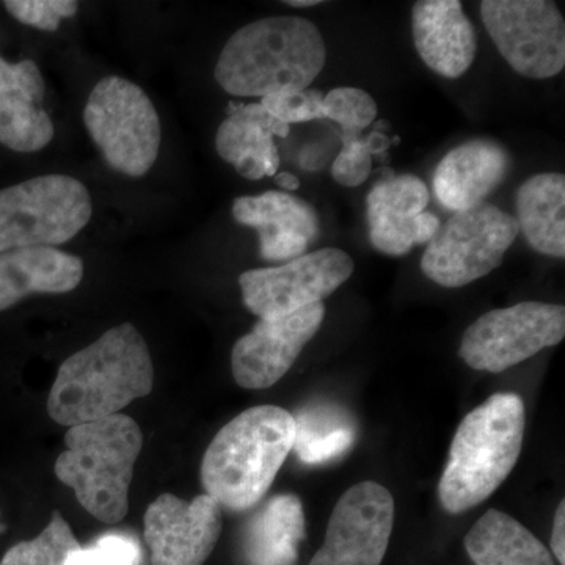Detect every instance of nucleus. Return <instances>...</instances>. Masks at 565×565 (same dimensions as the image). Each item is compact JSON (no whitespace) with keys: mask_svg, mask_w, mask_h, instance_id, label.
I'll return each instance as SVG.
<instances>
[{"mask_svg":"<svg viewBox=\"0 0 565 565\" xmlns=\"http://www.w3.org/2000/svg\"><path fill=\"white\" fill-rule=\"evenodd\" d=\"M481 17L494 46L512 70L548 79L565 66V22L550 0H486Z\"/></svg>","mask_w":565,"mask_h":565,"instance_id":"obj_10","label":"nucleus"},{"mask_svg":"<svg viewBox=\"0 0 565 565\" xmlns=\"http://www.w3.org/2000/svg\"><path fill=\"white\" fill-rule=\"evenodd\" d=\"M286 6L296 7V9H305V7H315L321 3V0H288Z\"/></svg>","mask_w":565,"mask_h":565,"instance_id":"obj_34","label":"nucleus"},{"mask_svg":"<svg viewBox=\"0 0 565 565\" xmlns=\"http://www.w3.org/2000/svg\"><path fill=\"white\" fill-rule=\"evenodd\" d=\"M92 215L90 192L66 174H44L2 189L0 253L70 243Z\"/></svg>","mask_w":565,"mask_h":565,"instance_id":"obj_6","label":"nucleus"},{"mask_svg":"<svg viewBox=\"0 0 565 565\" xmlns=\"http://www.w3.org/2000/svg\"><path fill=\"white\" fill-rule=\"evenodd\" d=\"M305 539L302 501L277 494L245 526L241 556L244 565H296Z\"/></svg>","mask_w":565,"mask_h":565,"instance_id":"obj_22","label":"nucleus"},{"mask_svg":"<svg viewBox=\"0 0 565 565\" xmlns=\"http://www.w3.org/2000/svg\"><path fill=\"white\" fill-rule=\"evenodd\" d=\"M393 143H399V139H388L381 131L371 132L370 136H343V150L332 167L333 180L345 188L363 184L373 172V156L388 158L386 150Z\"/></svg>","mask_w":565,"mask_h":565,"instance_id":"obj_27","label":"nucleus"},{"mask_svg":"<svg viewBox=\"0 0 565 565\" xmlns=\"http://www.w3.org/2000/svg\"><path fill=\"white\" fill-rule=\"evenodd\" d=\"M294 415L275 405L243 412L222 427L202 462L204 493L221 508L243 512L269 492L292 451Z\"/></svg>","mask_w":565,"mask_h":565,"instance_id":"obj_3","label":"nucleus"},{"mask_svg":"<svg viewBox=\"0 0 565 565\" xmlns=\"http://www.w3.org/2000/svg\"><path fill=\"white\" fill-rule=\"evenodd\" d=\"M3 7L14 20L44 32H55L63 20L79 10L74 0H7Z\"/></svg>","mask_w":565,"mask_h":565,"instance_id":"obj_30","label":"nucleus"},{"mask_svg":"<svg viewBox=\"0 0 565 565\" xmlns=\"http://www.w3.org/2000/svg\"><path fill=\"white\" fill-rule=\"evenodd\" d=\"M294 426L292 449L303 463L332 462L355 444V423L337 405H308L294 416Z\"/></svg>","mask_w":565,"mask_h":565,"instance_id":"obj_25","label":"nucleus"},{"mask_svg":"<svg viewBox=\"0 0 565 565\" xmlns=\"http://www.w3.org/2000/svg\"><path fill=\"white\" fill-rule=\"evenodd\" d=\"M222 533V508L210 494L185 501L163 493L145 514L152 565H203Z\"/></svg>","mask_w":565,"mask_h":565,"instance_id":"obj_13","label":"nucleus"},{"mask_svg":"<svg viewBox=\"0 0 565 565\" xmlns=\"http://www.w3.org/2000/svg\"><path fill=\"white\" fill-rule=\"evenodd\" d=\"M564 531H565V501H561L557 505L555 522H553L552 550L553 555L559 561L561 565H565L564 550Z\"/></svg>","mask_w":565,"mask_h":565,"instance_id":"obj_32","label":"nucleus"},{"mask_svg":"<svg viewBox=\"0 0 565 565\" xmlns=\"http://www.w3.org/2000/svg\"><path fill=\"white\" fill-rule=\"evenodd\" d=\"M565 177L539 173L516 193V222L535 252L565 256Z\"/></svg>","mask_w":565,"mask_h":565,"instance_id":"obj_23","label":"nucleus"},{"mask_svg":"<svg viewBox=\"0 0 565 565\" xmlns=\"http://www.w3.org/2000/svg\"><path fill=\"white\" fill-rule=\"evenodd\" d=\"M430 195L414 174H401L377 182L367 195V225L374 248L390 256H403L415 245L429 244L441 223L426 212Z\"/></svg>","mask_w":565,"mask_h":565,"instance_id":"obj_15","label":"nucleus"},{"mask_svg":"<svg viewBox=\"0 0 565 565\" xmlns=\"http://www.w3.org/2000/svg\"><path fill=\"white\" fill-rule=\"evenodd\" d=\"M327 62L322 33L299 17L263 18L226 41L215 65V81L241 98L307 90Z\"/></svg>","mask_w":565,"mask_h":565,"instance_id":"obj_2","label":"nucleus"},{"mask_svg":"<svg viewBox=\"0 0 565 565\" xmlns=\"http://www.w3.org/2000/svg\"><path fill=\"white\" fill-rule=\"evenodd\" d=\"M519 233L516 218L493 204L456 212L427 244L423 274L444 288L470 285L501 266Z\"/></svg>","mask_w":565,"mask_h":565,"instance_id":"obj_8","label":"nucleus"},{"mask_svg":"<svg viewBox=\"0 0 565 565\" xmlns=\"http://www.w3.org/2000/svg\"><path fill=\"white\" fill-rule=\"evenodd\" d=\"M79 546L68 522L55 511L43 533L11 546L0 565H66L71 553Z\"/></svg>","mask_w":565,"mask_h":565,"instance_id":"obj_26","label":"nucleus"},{"mask_svg":"<svg viewBox=\"0 0 565 565\" xmlns=\"http://www.w3.org/2000/svg\"><path fill=\"white\" fill-rule=\"evenodd\" d=\"M233 217L259 234V253L267 262H292L319 236V218L311 204L286 192L239 196Z\"/></svg>","mask_w":565,"mask_h":565,"instance_id":"obj_16","label":"nucleus"},{"mask_svg":"<svg viewBox=\"0 0 565 565\" xmlns=\"http://www.w3.org/2000/svg\"><path fill=\"white\" fill-rule=\"evenodd\" d=\"M323 316V303H315L282 318L259 319L252 332L234 344L232 371L236 384L247 390L277 384L321 329Z\"/></svg>","mask_w":565,"mask_h":565,"instance_id":"obj_14","label":"nucleus"},{"mask_svg":"<svg viewBox=\"0 0 565 565\" xmlns=\"http://www.w3.org/2000/svg\"><path fill=\"white\" fill-rule=\"evenodd\" d=\"M525 404L514 393H498L465 416L449 449L438 498L448 514L484 503L522 452Z\"/></svg>","mask_w":565,"mask_h":565,"instance_id":"obj_4","label":"nucleus"},{"mask_svg":"<svg viewBox=\"0 0 565 565\" xmlns=\"http://www.w3.org/2000/svg\"><path fill=\"white\" fill-rule=\"evenodd\" d=\"M275 182L280 185L281 189H285L286 192H294L300 188L299 178L292 173H277L275 174Z\"/></svg>","mask_w":565,"mask_h":565,"instance_id":"obj_33","label":"nucleus"},{"mask_svg":"<svg viewBox=\"0 0 565 565\" xmlns=\"http://www.w3.org/2000/svg\"><path fill=\"white\" fill-rule=\"evenodd\" d=\"M323 118H329L343 129V136H360L377 117V104L370 93L360 88H334L323 96Z\"/></svg>","mask_w":565,"mask_h":565,"instance_id":"obj_28","label":"nucleus"},{"mask_svg":"<svg viewBox=\"0 0 565 565\" xmlns=\"http://www.w3.org/2000/svg\"><path fill=\"white\" fill-rule=\"evenodd\" d=\"M476 565H555L546 546L522 523L501 511L486 512L465 537Z\"/></svg>","mask_w":565,"mask_h":565,"instance_id":"obj_24","label":"nucleus"},{"mask_svg":"<svg viewBox=\"0 0 565 565\" xmlns=\"http://www.w3.org/2000/svg\"><path fill=\"white\" fill-rule=\"evenodd\" d=\"M154 385L150 349L131 322L103 333L58 367L47 414L62 426L118 415Z\"/></svg>","mask_w":565,"mask_h":565,"instance_id":"obj_1","label":"nucleus"},{"mask_svg":"<svg viewBox=\"0 0 565 565\" xmlns=\"http://www.w3.org/2000/svg\"><path fill=\"white\" fill-rule=\"evenodd\" d=\"M43 99V74L35 62L9 63L0 57V145L36 152L51 143L54 125Z\"/></svg>","mask_w":565,"mask_h":565,"instance_id":"obj_17","label":"nucleus"},{"mask_svg":"<svg viewBox=\"0 0 565 565\" xmlns=\"http://www.w3.org/2000/svg\"><path fill=\"white\" fill-rule=\"evenodd\" d=\"M565 337L563 305L523 302L489 311L463 333L459 355L468 366L503 373Z\"/></svg>","mask_w":565,"mask_h":565,"instance_id":"obj_9","label":"nucleus"},{"mask_svg":"<svg viewBox=\"0 0 565 565\" xmlns=\"http://www.w3.org/2000/svg\"><path fill=\"white\" fill-rule=\"evenodd\" d=\"M228 118L218 126L215 150L245 180L275 177L280 152L274 136H289V126L274 118L262 104H228Z\"/></svg>","mask_w":565,"mask_h":565,"instance_id":"obj_19","label":"nucleus"},{"mask_svg":"<svg viewBox=\"0 0 565 565\" xmlns=\"http://www.w3.org/2000/svg\"><path fill=\"white\" fill-rule=\"evenodd\" d=\"M84 278L79 256L55 247H28L0 253V311L31 294L73 291Z\"/></svg>","mask_w":565,"mask_h":565,"instance_id":"obj_21","label":"nucleus"},{"mask_svg":"<svg viewBox=\"0 0 565 565\" xmlns=\"http://www.w3.org/2000/svg\"><path fill=\"white\" fill-rule=\"evenodd\" d=\"M2 531H6V526H3L2 523H0V533H2Z\"/></svg>","mask_w":565,"mask_h":565,"instance_id":"obj_35","label":"nucleus"},{"mask_svg":"<svg viewBox=\"0 0 565 565\" xmlns=\"http://www.w3.org/2000/svg\"><path fill=\"white\" fill-rule=\"evenodd\" d=\"M355 269L340 248H321L269 269L247 270L239 277L245 307L259 319H277L322 303Z\"/></svg>","mask_w":565,"mask_h":565,"instance_id":"obj_11","label":"nucleus"},{"mask_svg":"<svg viewBox=\"0 0 565 565\" xmlns=\"http://www.w3.org/2000/svg\"><path fill=\"white\" fill-rule=\"evenodd\" d=\"M84 122L115 172L131 178L150 172L161 150L162 128L154 104L139 85L104 77L88 96Z\"/></svg>","mask_w":565,"mask_h":565,"instance_id":"obj_7","label":"nucleus"},{"mask_svg":"<svg viewBox=\"0 0 565 565\" xmlns=\"http://www.w3.org/2000/svg\"><path fill=\"white\" fill-rule=\"evenodd\" d=\"M143 437L128 415H114L71 426L55 476L76 494L88 514L103 523H120L128 514L129 487Z\"/></svg>","mask_w":565,"mask_h":565,"instance_id":"obj_5","label":"nucleus"},{"mask_svg":"<svg viewBox=\"0 0 565 565\" xmlns=\"http://www.w3.org/2000/svg\"><path fill=\"white\" fill-rule=\"evenodd\" d=\"M508 170L509 156L500 145L468 141L449 151L438 163L434 173L435 196L448 210H470L484 203Z\"/></svg>","mask_w":565,"mask_h":565,"instance_id":"obj_20","label":"nucleus"},{"mask_svg":"<svg viewBox=\"0 0 565 565\" xmlns=\"http://www.w3.org/2000/svg\"><path fill=\"white\" fill-rule=\"evenodd\" d=\"M323 95L319 90H288L264 96L262 106L285 125L321 120Z\"/></svg>","mask_w":565,"mask_h":565,"instance_id":"obj_31","label":"nucleus"},{"mask_svg":"<svg viewBox=\"0 0 565 565\" xmlns=\"http://www.w3.org/2000/svg\"><path fill=\"white\" fill-rule=\"evenodd\" d=\"M394 525V500L373 481L351 487L334 505L326 541L310 565H381Z\"/></svg>","mask_w":565,"mask_h":565,"instance_id":"obj_12","label":"nucleus"},{"mask_svg":"<svg viewBox=\"0 0 565 565\" xmlns=\"http://www.w3.org/2000/svg\"><path fill=\"white\" fill-rule=\"evenodd\" d=\"M137 539L125 533L103 535L88 546H79L68 556L66 565H141Z\"/></svg>","mask_w":565,"mask_h":565,"instance_id":"obj_29","label":"nucleus"},{"mask_svg":"<svg viewBox=\"0 0 565 565\" xmlns=\"http://www.w3.org/2000/svg\"><path fill=\"white\" fill-rule=\"evenodd\" d=\"M415 47L422 61L448 79H459L475 61L476 33L459 0H418L412 9Z\"/></svg>","mask_w":565,"mask_h":565,"instance_id":"obj_18","label":"nucleus"}]
</instances>
